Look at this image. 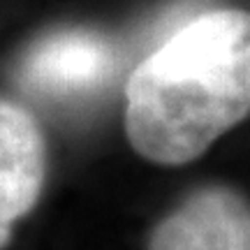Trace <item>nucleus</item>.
<instances>
[{"label": "nucleus", "instance_id": "f257e3e1", "mask_svg": "<svg viewBox=\"0 0 250 250\" xmlns=\"http://www.w3.org/2000/svg\"><path fill=\"white\" fill-rule=\"evenodd\" d=\"M250 109V19L218 9L190 21L132 72L125 132L142 158L186 165Z\"/></svg>", "mask_w": 250, "mask_h": 250}, {"label": "nucleus", "instance_id": "f03ea898", "mask_svg": "<svg viewBox=\"0 0 250 250\" xmlns=\"http://www.w3.org/2000/svg\"><path fill=\"white\" fill-rule=\"evenodd\" d=\"M116 72V51L104 37L65 30L42 40L21 65L28 90L46 98H79L104 88Z\"/></svg>", "mask_w": 250, "mask_h": 250}, {"label": "nucleus", "instance_id": "7ed1b4c3", "mask_svg": "<svg viewBox=\"0 0 250 250\" xmlns=\"http://www.w3.org/2000/svg\"><path fill=\"white\" fill-rule=\"evenodd\" d=\"M148 250H250L248 206L223 188L202 190L155 227Z\"/></svg>", "mask_w": 250, "mask_h": 250}, {"label": "nucleus", "instance_id": "20e7f679", "mask_svg": "<svg viewBox=\"0 0 250 250\" xmlns=\"http://www.w3.org/2000/svg\"><path fill=\"white\" fill-rule=\"evenodd\" d=\"M44 181V139L26 109L0 100V248L35 206Z\"/></svg>", "mask_w": 250, "mask_h": 250}]
</instances>
